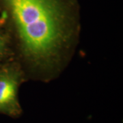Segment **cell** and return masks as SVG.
<instances>
[{"mask_svg":"<svg viewBox=\"0 0 123 123\" xmlns=\"http://www.w3.org/2000/svg\"><path fill=\"white\" fill-rule=\"evenodd\" d=\"M0 17L27 81L48 84L60 78L81 40L79 1L0 0Z\"/></svg>","mask_w":123,"mask_h":123,"instance_id":"obj_1","label":"cell"},{"mask_svg":"<svg viewBox=\"0 0 123 123\" xmlns=\"http://www.w3.org/2000/svg\"><path fill=\"white\" fill-rule=\"evenodd\" d=\"M14 60L12 40L2 18L0 17V64Z\"/></svg>","mask_w":123,"mask_h":123,"instance_id":"obj_3","label":"cell"},{"mask_svg":"<svg viewBox=\"0 0 123 123\" xmlns=\"http://www.w3.org/2000/svg\"><path fill=\"white\" fill-rule=\"evenodd\" d=\"M21 65L15 60L0 64V114L17 118L23 114L18 90L27 82Z\"/></svg>","mask_w":123,"mask_h":123,"instance_id":"obj_2","label":"cell"}]
</instances>
